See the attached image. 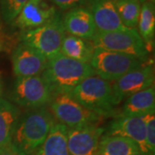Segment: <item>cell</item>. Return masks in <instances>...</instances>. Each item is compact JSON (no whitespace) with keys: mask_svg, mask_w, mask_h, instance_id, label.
<instances>
[{"mask_svg":"<svg viewBox=\"0 0 155 155\" xmlns=\"http://www.w3.org/2000/svg\"><path fill=\"white\" fill-rule=\"evenodd\" d=\"M106 134L130 139L138 145L141 155H150L146 141L143 116H116L110 123Z\"/></svg>","mask_w":155,"mask_h":155,"instance_id":"cell-13","label":"cell"},{"mask_svg":"<svg viewBox=\"0 0 155 155\" xmlns=\"http://www.w3.org/2000/svg\"><path fill=\"white\" fill-rule=\"evenodd\" d=\"M99 1H103V0H85V4H86V5H88L90 7L91 5H92L93 4L97 3V2H99Z\"/></svg>","mask_w":155,"mask_h":155,"instance_id":"cell-27","label":"cell"},{"mask_svg":"<svg viewBox=\"0 0 155 155\" xmlns=\"http://www.w3.org/2000/svg\"><path fill=\"white\" fill-rule=\"evenodd\" d=\"M66 35L62 17L59 13L43 26L22 31L21 42L37 50L48 61L61 54V44Z\"/></svg>","mask_w":155,"mask_h":155,"instance_id":"cell-4","label":"cell"},{"mask_svg":"<svg viewBox=\"0 0 155 155\" xmlns=\"http://www.w3.org/2000/svg\"><path fill=\"white\" fill-rule=\"evenodd\" d=\"M136 1H138V2H140V4H143V3H145V2H147V1H148V0H136ZM150 1H152V0H150ZM153 2V1H152Z\"/></svg>","mask_w":155,"mask_h":155,"instance_id":"cell-28","label":"cell"},{"mask_svg":"<svg viewBox=\"0 0 155 155\" xmlns=\"http://www.w3.org/2000/svg\"><path fill=\"white\" fill-rule=\"evenodd\" d=\"M115 5L123 25L127 28L136 29L141 4L136 0H115Z\"/></svg>","mask_w":155,"mask_h":155,"instance_id":"cell-22","label":"cell"},{"mask_svg":"<svg viewBox=\"0 0 155 155\" xmlns=\"http://www.w3.org/2000/svg\"><path fill=\"white\" fill-rule=\"evenodd\" d=\"M93 75L95 72L90 64L72 60L61 53L48 61L41 74L54 95L69 93L84 79Z\"/></svg>","mask_w":155,"mask_h":155,"instance_id":"cell-2","label":"cell"},{"mask_svg":"<svg viewBox=\"0 0 155 155\" xmlns=\"http://www.w3.org/2000/svg\"><path fill=\"white\" fill-rule=\"evenodd\" d=\"M146 127V141L150 155L155 154V113L143 116Z\"/></svg>","mask_w":155,"mask_h":155,"instance_id":"cell-24","label":"cell"},{"mask_svg":"<svg viewBox=\"0 0 155 155\" xmlns=\"http://www.w3.org/2000/svg\"><path fill=\"white\" fill-rule=\"evenodd\" d=\"M97 155H141L138 145L120 135L103 134Z\"/></svg>","mask_w":155,"mask_h":155,"instance_id":"cell-17","label":"cell"},{"mask_svg":"<svg viewBox=\"0 0 155 155\" xmlns=\"http://www.w3.org/2000/svg\"><path fill=\"white\" fill-rule=\"evenodd\" d=\"M58 14L48 0H28L11 24L22 31L31 30L49 22Z\"/></svg>","mask_w":155,"mask_h":155,"instance_id":"cell-10","label":"cell"},{"mask_svg":"<svg viewBox=\"0 0 155 155\" xmlns=\"http://www.w3.org/2000/svg\"><path fill=\"white\" fill-rule=\"evenodd\" d=\"M105 129L97 124L67 128V144L69 155H97L99 141Z\"/></svg>","mask_w":155,"mask_h":155,"instance_id":"cell-11","label":"cell"},{"mask_svg":"<svg viewBox=\"0 0 155 155\" xmlns=\"http://www.w3.org/2000/svg\"><path fill=\"white\" fill-rule=\"evenodd\" d=\"M138 34L144 41L149 52L153 48L155 35L154 2L147 1L141 4V9L138 21Z\"/></svg>","mask_w":155,"mask_h":155,"instance_id":"cell-21","label":"cell"},{"mask_svg":"<svg viewBox=\"0 0 155 155\" xmlns=\"http://www.w3.org/2000/svg\"><path fill=\"white\" fill-rule=\"evenodd\" d=\"M68 94L85 109L102 117L110 116L116 107L111 84L96 75L84 79Z\"/></svg>","mask_w":155,"mask_h":155,"instance_id":"cell-3","label":"cell"},{"mask_svg":"<svg viewBox=\"0 0 155 155\" xmlns=\"http://www.w3.org/2000/svg\"><path fill=\"white\" fill-rule=\"evenodd\" d=\"M67 131L66 126L55 122L45 141L34 155H69L67 144Z\"/></svg>","mask_w":155,"mask_h":155,"instance_id":"cell-20","label":"cell"},{"mask_svg":"<svg viewBox=\"0 0 155 155\" xmlns=\"http://www.w3.org/2000/svg\"><path fill=\"white\" fill-rule=\"evenodd\" d=\"M0 155H21L17 150L13 147L12 145H9L4 148L0 149Z\"/></svg>","mask_w":155,"mask_h":155,"instance_id":"cell-26","label":"cell"},{"mask_svg":"<svg viewBox=\"0 0 155 155\" xmlns=\"http://www.w3.org/2000/svg\"><path fill=\"white\" fill-rule=\"evenodd\" d=\"M54 6L59 7L62 11H69L73 8L86 5L85 0H48Z\"/></svg>","mask_w":155,"mask_h":155,"instance_id":"cell-25","label":"cell"},{"mask_svg":"<svg viewBox=\"0 0 155 155\" xmlns=\"http://www.w3.org/2000/svg\"><path fill=\"white\" fill-rule=\"evenodd\" d=\"M49 111L59 122L67 128L97 124L104 117L89 110L68 93H58L49 104Z\"/></svg>","mask_w":155,"mask_h":155,"instance_id":"cell-6","label":"cell"},{"mask_svg":"<svg viewBox=\"0 0 155 155\" xmlns=\"http://www.w3.org/2000/svg\"><path fill=\"white\" fill-rule=\"evenodd\" d=\"M1 93H2V82H1V79H0V97H1Z\"/></svg>","mask_w":155,"mask_h":155,"instance_id":"cell-29","label":"cell"},{"mask_svg":"<svg viewBox=\"0 0 155 155\" xmlns=\"http://www.w3.org/2000/svg\"><path fill=\"white\" fill-rule=\"evenodd\" d=\"M152 1H153V2H154V0H152Z\"/></svg>","mask_w":155,"mask_h":155,"instance_id":"cell-31","label":"cell"},{"mask_svg":"<svg viewBox=\"0 0 155 155\" xmlns=\"http://www.w3.org/2000/svg\"><path fill=\"white\" fill-rule=\"evenodd\" d=\"M2 49H3V43H2V41H0V52L2 51Z\"/></svg>","mask_w":155,"mask_h":155,"instance_id":"cell-30","label":"cell"},{"mask_svg":"<svg viewBox=\"0 0 155 155\" xmlns=\"http://www.w3.org/2000/svg\"><path fill=\"white\" fill-rule=\"evenodd\" d=\"M145 62L131 55L95 48L90 65L96 76L108 82H114L127 72L143 66Z\"/></svg>","mask_w":155,"mask_h":155,"instance_id":"cell-5","label":"cell"},{"mask_svg":"<svg viewBox=\"0 0 155 155\" xmlns=\"http://www.w3.org/2000/svg\"><path fill=\"white\" fill-rule=\"evenodd\" d=\"M94 48L108 50L131 55L146 61L148 56L147 46L136 29L116 32H97L91 41Z\"/></svg>","mask_w":155,"mask_h":155,"instance_id":"cell-8","label":"cell"},{"mask_svg":"<svg viewBox=\"0 0 155 155\" xmlns=\"http://www.w3.org/2000/svg\"><path fill=\"white\" fill-rule=\"evenodd\" d=\"M90 11L93 17L97 32H116L123 31L127 28L119 17L115 0H103L90 6Z\"/></svg>","mask_w":155,"mask_h":155,"instance_id":"cell-15","label":"cell"},{"mask_svg":"<svg viewBox=\"0 0 155 155\" xmlns=\"http://www.w3.org/2000/svg\"><path fill=\"white\" fill-rule=\"evenodd\" d=\"M21 116L19 107L5 98H0V149L11 144V137Z\"/></svg>","mask_w":155,"mask_h":155,"instance_id":"cell-18","label":"cell"},{"mask_svg":"<svg viewBox=\"0 0 155 155\" xmlns=\"http://www.w3.org/2000/svg\"><path fill=\"white\" fill-rule=\"evenodd\" d=\"M12 70L17 78L40 76L45 71L48 60L37 50L21 42L11 55Z\"/></svg>","mask_w":155,"mask_h":155,"instance_id":"cell-12","label":"cell"},{"mask_svg":"<svg viewBox=\"0 0 155 155\" xmlns=\"http://www.w3.org/2000/svg\"><path fill=\"white\" fill-rule=\"evenodd\" d=\"M28 0H0V11L3 20L11 24Z\"/></svg>","mask_w":155,"mask_h":155,"instance_id":"cell-23","label":"cell"},{"mask_svg":"<svg viewBox=\"0 0 155 155\" xmlns=\"http://www.w3.org/2000/svg\"><path fill=\"white\" fill-rule=\"evenodd\" d=\"M62 22L66 33L86 41H91L97 33L91 12L84 6L69 10Z\"/></svg>","mask_w":155,"mask_h":155,"instance_id":"cell-14","label":"cell"},{"mask_svg":"<svg viewBox=\"0 0 155 155\" xmlns=\"http://www.w3.org/2000/svg\"><path fill=\"white\" fill-rule=\"evenodd\" d=\"M54 96L49 84L41 75L17 78L11 90V99L16 105L28 110L47 107Z\"/></svg>","mask_w":155,"mask_h":155,"instance_id":"cell-7","label":"cell"},{"mask_svg":"<svg viewBox=\"0 0 155 155\" xmlns=\"http://www.w3.org/2000/svg\"><path fill=\"white\" fill-rule=\"evenodd\" d=\"M154 84V68L152 64L143 65L126 73L111 84L115 106L128 97Z\"/></svg>","mask_w":155,"mask_h":155,"instance_id":"cell-9","label":"cell"},{"mask_svg":"<svg viewBox=\"0 0 155 155\" xmlns=\"http://www.w3.org/2000/svg\"><path fill=\"white\" fill-rule=\"evenodd\" d=\"M149 113H155L154 84L125 99L117 116H143Z\"/></svg>","mask_w":155,"mask_h":155,"instance_id":"cell-16","label":"cell"},{"mask_svg":"<svg viewBox=\"0 0 155 155\" xmlns=\"http://www.w3.org/2000/svg\"><path fill=\"white\" fill-rule=\"evenodd\" d=\"M94 49L91 41L66 33L61 44V53L72 60L90 64Z\"/></svg>","mask_w":155,"mask_h":155,"instance_id":"cell-19","label":"cell"},{"mask_svg":"<svg viewBox=\"0 0 155 155\" xmlns=\"http://www.w3.org/2000/svg\"><path fill=\"white\" fill-rule=\"evenodd\" d=\"M55 122L47 107L29 110L17 120L11 137V145L21 155H34Z\"/></svg>","mask_w":155,"mask_h":155,"instance_id":"cell-1","label":"cell"}]
</instances>
